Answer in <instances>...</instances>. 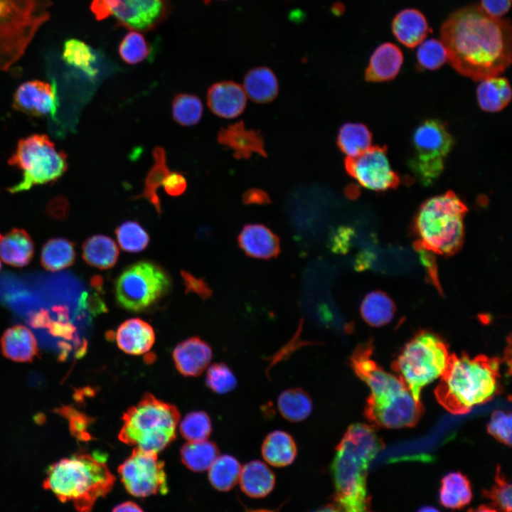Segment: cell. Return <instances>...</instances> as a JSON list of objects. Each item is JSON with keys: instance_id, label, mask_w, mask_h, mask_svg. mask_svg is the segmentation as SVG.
Masks as SVG:
<instances>
[{"instance_id": "obj_1", "label": "cell", "mask_w": 512, "mask_h": 512, "mask_svg": "<svg viewBox=\"0 0 512 512\" xmlns=\"http://www.w3.org/2000/svg\"><path fill=\"white\" fill-rule=\"evenodd\" d=\"M439 36L452 67L471 80L500 75L511 63L510 20L491 17L479 5L451 13L441 26Z\"/></svg>"}, {"instance_id": "obj_2", "label": "cell", "mask_w": 512, "mask_h": 512, "mask_svg": "<svg viewBox=\"0 0 512 512\" xmlns=\"http://www.w3.org/2000/svg\"><path fill=\"white\" fill-rule=\"evenodd\" d=\"M384 447L373 426L350 425L336 447L330 470L335 493V509L363 512L370 506L367 475L370 462Z\"/></svg>"}, {"instance_id": "obj_3", "label": "cell", "mask_w": 512, "mask_h": 512, "mask_svg": "<svg viewBox=\"0 0 512 512\" xmlns=\"http://www.w3.org/2000/svg\"><path fill=\"white\" fill-rule=\"evenodd\" d=\"M372 346H358L350 358L356 375L370 388L364 408L365 417L373 424L385 428L412 427L422 411L403 381L384 370L372 358Z\"/></svg>"}, {"instance_id": "obj_4", "label": "cell", "mask_w": 512, "mask_h": 512, "mask_svg": "<svg viewBox=\"0 0 512 512\" xmlns=\"http://www.w3.org/2000/svg\"><path fill=\"white\" fill-rule=\"evenodd\" d=\"M500 361L479 355L449 356L447 366L434 390L438 402L453 415L468 413L490 400L498 386Z\"/></svg>"}, {"instance_id": "obj_5", "label": "cell", "mask_w": 512, "mask_h": 512, "mask_svg": "<svg viewBox=\"0 0 512 512\" xmlns=\"http://www.w3.org/2000/svg\"><path fill=\"white\" fill-rule=\"evenodd\" d=\"M115 478L105 462L87 454H74L52 464L43 481L62 502L79 511H89L112 488Z\"/></svg>"}, {"instance_id": "obj_6", "label": "cell", "mask_w": 512, "mask_h": 512, "mask_svg": "<svg viewBox=\"0 0 512 512\" xmlns=\"http://www.w3.org/2000/svg\"><path fill=\"white\" fill-rule=\"evenodd\" d=\"M466 211L465 203L452 191L426 200L415 219L417 243L433 253H454L464 240Z\"/></svg>"}, {"instance_id": "obj_7", "label": "cell", "mask_w": 512, "mask_h": 512, "mask_svg": "<svg viewBox=\"0 0 512 512\" xmlns=\"http://www.w3.org/2000/svg\"><path fill=\"white\" fill-rule=\"evenodd\" d=\"M179 419L174 405L146 394L125 412L119 438L134 448L157 454L175 439Z\"/></svg>"}, {"instance_id": "obj_8", "label": "cell", "mask_w": 512, "mask_h": 512, "mask_svg": "<svg viewBox=\"0 0 512 512\" xmlns=\"http://www.w3.org/2000/svg\"><path fill=\"white\" fill-rule=\"evenodd\" d=\"M52 6V0H0V70L21 59L50 19Z\"/></svg>"}, {"instance_id": "obj_9", "label": "cell", "mask_w": 512, "mask_h": 512, "mask_svg": "<svg viewBox=\"0 0 512 512\" xmlns=\"http://www.w3.org/2000/svg\"><path fill=\"white\" fill-rule=\"evenodd\" d=\"M8 162L22 172L18 183L7 188L11 193L55 183L68 166L63 151L58 150L47 135L40 134L21 139Z\"/></svg>"}, {"instance_id": "obj_10", "label": "cell", "mask_w": 512, "mask_h": 512, "mask_svg": "<svg viewBox=\"0 0 512 512\" xmlns=\"http://www.w3.org/2000/svg\"><path fill=\"white\" fill-rule=\"evenodd\" d=\"M449 356L447 346L439 337L422 331L405 344L393 368L414 399L421 402L422 389L442 375Z\"/></svg>"}, {"instance_id": "obj_11", "label": "cell", "mask_w": 512, "mask_h": 512, "mask_svg": "<svg viewBox=\"0 0 512 512\" xmlns=\"http://www.w3.org/2000/svg\"><path fill=\"white\" fill-rule=\"evenodd\" d=\"M172 281L161 265L140 260L126 267L114 284L118 306L127 311L142 312L154 306L170 292Z\"/></svg>"}, {"instance_id": "obj_12", "label": "cell", "mask_w": 512, "mask_h": 512, "mask_svg": "<svg viewBox=\"0 0 512 512\" xmlns=\"http://www.w3.org/2000/svg\"><path fill=\"white\" fill-rule=\"evenodd\" d=\"M413 153L408 166L425 186L434 183L444 168L454 139L444 122L426 119L419 124L412 137Z\"/></svg>"}, {"instance_id": "obj_13", "label": "cell", "mask_w": 512, "mask_h": 512, "mask_svg": "<svg viewBox=\"0 0 512 512\" xmlns=\"http://www.w3.org/2000/svg\"><path fill=\"white\" fill-rule=\"evenodd\" d=\"M95 18L114 17L119 26L138 31L156 28L169 16L170 0H91Z\"/></svg>"}, {"instance_id": "obj_14", "label": "cell", "mask_w": 512, "mask_h": 512, "mask_svg": "<svg viewBox=\"0 0 512 512\" xmlns=\"http://www.w3.org/2000/svg\"><path fill=\"white\" fill-rule=\"evenodd\" d=\"M118 471L127 491L134 496L165 494L168 491L164 462L155 452L134 448Z\"/></svg>"}, {"instance_id": "obj_15", "label": "cell", "mask_w": 512, "mask_h": 512, "mask_svg": "<svg viewBox=\"0 0 512 512\" xmlns=\"http://www.w3.org/2000/svg\"><path fill=\"white\" fill-rule=\"evenodd\" d=\"M347 174L362 186L375 191L396 188L400 183L399 175L390 166L385 146H370L344 161Z\"/></svg>"}, {"instance_id": "obj_16", "label": "cell", "mask_w": 512, "mask_h": 512, "mask_svg": "<svg viewBox=\"0 0 512 512\" xmlns=\"http://www.w3.org/2000/svg\"><path fill=\"white\" fill-rule=\"evenodd\" d=\"M13 107L33 117L50 116L55 119L59 105L55 82L31 80L21 84L13 96Z\"/></svg>"}, {"instance_id": "obj_17", "label": "cell", "mask_w": 512, "mask_h": 512, "mask_svg": "<svg viewBox=\"0 0 512 512\" xmlns=\"http://www.w3.org/2000/svg\"><path fill=\"white\" fill-rule=\"evenodd\" d=\"M217 141L230 149L238 159H247L255 154L267 156L262 133L247 128L242 121L222 127L218 132Z\"/></svg>"}, {"instance_id": "obj_18", "label": "cell", "mask_w": 512, "mask_h": 512, "mask_svg": "<svg viewBox=\"0 0 512 512\" xmlns=\"http://www.w3.org/2000/svg\"><path fill=\"white\" fill-rule=\"evenodd\" d=\"M207 104L215 115L225 119L235 118L244 111L247 95L238 83L232 80L220 81L208 88Z\"/></svg>"}, {"instance_id": "obj_19", "label": "cell", "mask_w": 512, "mask_h": 512, "mask_svg": "<svg viewBox=\"0 0 512 512\" xmlns=\"http://www.w3.org/2000/svg\"><path fill=\"white\" fill-rule=\"evenodd\" d=\"M240 247L254 258L268 260L277 257L280 252L278 236L262 224H248L241 230L238 238Z\"/></svg>"}, {"instance_id": "obj_20", "label": "cell", "mask_w": 512, "mask_h": 512, "mask_svg": "<svg viewBox=\"0 0 512 512\" xmlns=\"http://www.w3.org/2000/svg\"><path fill=\"white\" fill-rule=\"evenodd\" d=\"M177 370L186 376H197L212 358L210 346L199 337L188 338L176 345L172 353Z\"/></svg>"}, {"instance_id": "obj_21", "label": "cell", "mask_w": 512, "mask_h": 512, "mask_svg": "<svg viewBox=\"0 0 512 512\" xmlns=\"http://www.w3.org/2000/svg\"><path fill=\"white\" fill-rule=\"evenodd\" d=\"M402 50L395 44L385 42L379 45L370 55L364 72L369 82H383L393 80L403 64Z\"/></svg>"}, {"instance_id": "obj_22", "label": "cell", "mask_w": 512, "mask_h": 512, "mask_svg": "<svg viewBox=\"0 0 512 512\" xmlns=\"http://www.w3.org/2000/svg\"><path fill=\"white\" fill-rule=\"evenodd\" d=\"M113 337L118 347L124 353L142 355L154 345L155 333L149 323L139 318H133L122 323Z\"/></svg>"}, {"instance_id": "obj_23", "label": "cell", "mask_w": 512, "mask_h": 512, "mask_svg": "<svg viewBox=\"0 0 512 512\" xmlns=\"http://www.w3.org/2000/svg\"><path fill=\"white\" fill-rule=\"evenodd\" d=\"M391 28L395 38L409 48L420 45L432 31L425 16L414 8L398 12L393 19Z\"/></svg>"}, {"instance_id": "obj_24", "label": "cell", "mask_w": 512, "mask_h": 512, "mask_svg": "<svg viewBox=\"0 0 512 512\" xmlns=\"http://www.w3.org/2000/svg\"><path fill=\"white\" fill-rule=\"evenodd\" d=\"M0 345L4 356L16 362H32L39 353L36 337L24 325L7 329L1 337Z\"/></svg>"}, {"instance_id": "obj_25", "label": "cell", "mask_w": 512, "mask_h": 512, "mask_svg": "<svg viewBox=\"0 0 512 512\" xmlns=\"http://www.w3.org/2000/svg\"><path fill=\"white\" fill-rule=\"evenodd\" d=\"M34 243L30 235L22 228H13L0 233V257L6 264L23 267L33 259Z\"/></svg>"}, {"instance_id": "obj_26", "label": "cell", "mask_w": 512, "mask_h": 512, "mask_svg": "<svg viewBox=\"0 0 512 512\" xmlns=\"http://www.w3.org/2000/svg\"><path fill=\"white\" fill-rule=\"evenodd\" d=\"M243 89L247 97L259 104L273 101L279 92V82L273 70L267 66L250 69L243 78Z\"/></svg>"}, {"instance_id": "obj_27", "label": "cell", "mask_w": 512, "mask_h": 512, "mask_svg": "<svg viewBox=\"0 0 512 512\" xmlns=\"http://www.w3.org/2000/svg\"><path fill=\"white\" fill-rule=\"evenodd\" d=\"M238 481L246 495L252 498H262L273 490L275 476L265 463L254 460L241 468Z\"/></svg>"}, {"instance_id": "obj_28", "label": "cell", "mask_w": 512, "mask_h": 512, "mask_svg": "<svg viewBox=\"0 0 512 512\" xmlns=\"http://www.w3.org/2000/svg\"><path fill=\"white\" fill-rule=\"evenodd\" d=\"M480 81L476 92L478 104L483 110L496 112L509 104L512 90L507 78L496 75Z\"/></svg>"}, {"instance_id": "obj_29", "label": "cell", "mask_w": 512, "mask_h": 512, "mask_svg": "<svg viewBox=\"0 0 512 512\" xmlns=\"http://www.w3.org/2000/svg\"><path fill=\"white\" fill-rule=\"evenodd\" d=\"M263 459L270 465L282 467L295 459L297 448L293 437L287 432L275 430L267 435L262 444Z\"/></svg>"}, {"instance_id": "obj_30", "label": "cell", "mask_w": 512, "mask_h": 512, "mask_svg": "<svg viewBox=\"0 0 512 512\" xmlns=\"http://www.w3.org/2000/svg\"><path fill=\"white\" fill-rule=\"evenodd\" d=\"M82 257L91 267L102 270H108L117 263L119 249L111 238L104 235H95L83 242Z\"/></svg>"}, {"instance_id": "obj_31", "label": "cell", "mask_w": 512, "mask_h": 512, "mask_svg": "<svg viewBox=\"0 0 512 512\" xmlns=\"http://www.w3.org/2000/svg\"><path fill=\"white\" fill-rule=\"evenodd\" d=\"M152 156L154 164L144 179L143 191L132 198L134 200L146 199L154 207L158 215H161L162 209L160 198L157 195V189L162 186L171 171L167 166L166 151L163 147L160 146L154 147L152 151Z\"/></svg>"}, {"instance_id": "obj_32", "label": "cell", "mask_w": 512, "mask_h": 512, "mask_svg": "<svg viewBox=\"0 0 512 512\" xmlns=\"http://www.w3.org/2000/svg\"><path fill=\"white\" fill-rule=\"evenodd\" d=\"M472 498L469 481L460 472H452L443 477L439 490L442 506L459 509L469 504Z\"/></svg>"}, {"instance_id": "obj_33", "label": "cell", "mask_w": 512, "mask_h": 512, "mask_svg": "<svg viewBox=\"0 0 512 512\" xmlns=\"http://www.w3.org/2000/svg\"><path fill=\"white\" fill-rule=\"evenodd\" d=\"M61 57L66 65L81 71L89 78L96 76L97 55L92 47L84 41L75 38L65 41Z\"/></svg>"}, {"instance_id": "obj_34", "label": "cell", "mask_w": 512, "mask_h": 512, "mask_svg": "<svg viewBox=\"0 0 512 512\" xmlns=\"http://www.w3.org/2000/svg\"><path fill=\"white\" fill-rule=\"evenodd\" d=\"M75 244L65 238L49 239L43 246L41 264L47 270L56 272L71 266L75 260Z\"/></svg>"}, {"instance_id": "obj_35", "label": "cell", "mask_w": 512, "mask_h": 512, "mask_svg": "<svg viewBox=\"0 0 512 512\" xmlns=\"http://www.w3.org/2000/svg\"><path fill=\"white\" fill-rule=\"evenodd\" d=\"M395 314L392 299L381 291L369 292L362 301L361 314L363 320L372 326H382L388 324Z\"/></svg>"}, {"instance_id": "obj_36", "label": "cell", "mask_w": 512, "mask_h": 512, "mask_svg": "<svg viewBox=\"0 0 512 512\" xmlns=\"http://www.w3.org/2000/svg\"><path fill=\"white\" fill-rule=\"evenodd\" d=\"M372 139V134L365 124L347 122L338 130L336 144L340 151L347 156H354L369 148Z\"/></svg>"}, {"instance_id": "obj_37", "label": "cell", "mask_w": 512, "mask_h": 512, "mask_svg": "<svg viewBox=\"0 0 512 512\" xmlns=\"http://www.w3.org/2000/svg\"><path fill=\"white\" fill-rule=\"evenodd\" d=\"M277 406L281 415L289 422L306 419L312 410V402L308 393L294 388L283 391L278 397Z\"/></svg>"}, {"instance_id": "obj_38", "label": "cell", "mask_w": 512, "mask_h": 512, "mask_svg": "<svg viewBox=\"0 0 512 512\" xmlns=\"http://www.w3.org/2000/svg\"><path fill=\"white\" fill-rule=\"evenodd\" d=\"M219 456L217 446L209 441L188 442L181 449L183 463L197 472L208 470Z\"/></svg>"}, {"instance_id": "obj_39", "label": "cell", "mask_w": 512, "mask_h": 512, "mask_svg": "<svg viewBox=\"0 0 512 512\" xmlns=\"http://www.w3.org/2000/svg\"><path fill=\"white\" fill-rule=\"evenodd\" d=\"M241 468L235 457L228 454L218 456L208 469L209 481L215 489L228 491L238 481Z\"/></svg>"}, {"instance_id": "obj_40", "label": "cell", "mask_w": 512, "mask_h": 512, "mask_svg": "<svg viewBox=\"0 0 512 512\" xmlns=\"http://www.w3.org/2000/svg\"><path fill=\"white\" fill-rule=\"evenodd\" d=\"M171 106L173 119L181 126L195 125L202 117L203 103L195 95L179 93L174 97Z\"/></svg>"}, {"instance_id": "obj_41", "label": "cell", "mask_w": 512, "mask_h": 512, "mask_svg": "<svg viewBox=\"0 0 512 512\" xmlns=\"http://www.w3.org/2000/svg\"><path fill=\"white\" fill-rule=\"evenodd\" d=\"M117 242L124 251L139 252L144 250L149 243V235L137 221L128 220L115 229Z\"/></svg>"}, {"instance_id": "obj_42", "label": "cell", "mask_w": 512, "mask_h": 512, "mask_svg": "<svg viewBox=\"0 0 512 512\" xmlns=\"http://www.w3.org/2000/svg\"><path fill=\"white\" fill-rule=\"evenodd\" d=\"M417 50V68L420 70H434L447 61V52L443 43L436 38L423 41Z\"/></svg>"}, {"instance_id": "obj_43", "label": "cell", "mask_w": 512, "mask_h": 512, "mask_svg": "<svg viewBox=\"0 0 512 512\" xmlns=\"http://www.w3.org/2000/svg\"><path fill=\"white\" fill-rule=\"evenodd\" d=\"M118 52L124 62L134 65L142 63L148 57L150 48L140 31L131 30L119 43Z\"/></svg>"}, {"instance_id": "obj_44", "label": "cell", "mask_w": 512, "mask_h": 512, "mask_svg": "<svg viewBox=\"0 0 512 512\" xmlns=\"http://www.w3.org/2000/svg\"><path fill=\"white\" fill-rule=\"evenodd\" d=\"M179 430L182 437L188 442L206 440L211 433V421L204 412H192L181 420Z\"/></svg>"}, {"instance_id": "obj_45", "label": "cell", "mask_w": 512, "mask_h": 512, "mask_svg": "<svg viewBox=\"0 0 512 512\" xmlns=\"http://www.w3.org/2000/svg\"><path fill=\"white\" fill-rule=\"evenodd\" d=\"M484 496L491 501V506L494 507V511H511V484L504 477L500 466H498L496 469L495 484L489 490L484 491Z\"/></svg>"}, {"instance_id": "obj_46", "label": "cell", "mask_w": 512, "mask_h": 512, "mask_svg": "<svg viewBox=\"0 0 512 512\" xmlns=\"http://www.w3.org/2000/svg\"><path fill=\"white\" fill-rule=\"evenodd\" d=\"M206 384L215 393L224 394L235 388L237 379L226 364L214 363L208 369Z\"/></svg>"}, {"instance_id": "obj_47", "label": "cell", "mask_w": 512, "mask_h": 512, "mask_svg": "<svg viewBox=\"0 0 512 512\" xmlns=\"http://www.w3.org/2000/svg\"><path fill=\"white\" fill-rule=\"evenodd\" d=\"M488 432L495 439L508 446L511 445L512 416L510 412L495 410L488 424Z\"/></svg>"}, {"instance_id": "obj_48", "label": "cell", "mask_w": 512, "mask_h": 512, "mask_svg": "<svg viewBox=\"0 0 512 512\" xmlns=\"http://www.w3.org/2000/svg\"><path fill=\"white\" fill-rule=\"evenodd\" d=\"M48 329L52 336L63 338L66 341H72L77 347L85 344V341L80 343L76 334V328L69 321H52Z\"/></svg>"}, {"instance_id": "obj_49", "label": "cell", "mask_w": 512, "mask_h": 512, "mask_svg": "<svg viewBox=\"0 0 512 512\" xmlns=\"http://www.w3.org/2000/svg\"><path fill=\"white\" fill-rule=\"evenodd\" d=\"M165 192L171 196H178L183 194L187 188V181L182 173L171 171L165 178L162 184Z\"/></svg>"}, {"instance_id": "obj_50", "label": "cell", "mask_w": 512, "mask_h": 512, "mask_svg": "<svg viewBox=\"0 0 512 512\" xmlns=\"http://www.w3.org/2000/svg\"><path fill=\"white\" fill-rule=\"evenodd\" d=\"M511 0H481L480 7L488 15L501 18L509 11Z\"/></svg>"}, {"instance_id": "obj_51", "label": "cell", "mask_w": 512, "mask_h": 512, "mask_svg": "<svg viewBox=\"0 0 512 512\" xmlns=\"http://www.w3.org/2000/svg\"><path fill=\"white\" fill-rule=\"evenodd\" d=\"M181 275L188 292H193L203 299H206L210 296L211 290L203 279L196 278L184 271H182Z\"/></svg>"}, {"instance_id": "obj_52", "label": "cell", "mask_w": 512, "mask_h": 512, "mask_svg": "<svg viewBox=\"0 0 512 512\" xmlns=\"http://www.w3.org/2000/svg\"><path fill=\"white\" fill-rule=\"evenodd\" d=\"M243 203L245 204H267L270 203L268 194L258 188H250L245 191L242 196Z\"/></svg>"}, {"instance_id": "obj_53", "label": "cell", "mask_w": 512, "mask_h": 512, "mask_svg": "<svg viewBox=\"0 0 512 512\" xmlns=\"http://www.w3.org/2000/svg\"><path fill=\"white\" fill-rule=\"evenodd\" d=\"M47 211L56 219H63L68 214V201L63 198H56L50 201Z\"/></svg>"}, {"instance_id": "obj_54", "label": "cell", "mask_w": 512, "mask_h": 512, "mask_svg": "<svg viewBox=\"0 0 512 512\" xmlns=\"http://www.w3.org/2000/svg\"><path fill=\"white\" fill-rule=\"evenodd\" d=\"M52 321L48 311L45 309L31 314L28 319V323L34 328L48 329Z\"/></svg>"}, {"instance_id": "obj_55", "label": "cell", "mask_w": 512, "mask_h": 512, "mask_svg": "<svg viewBox=\"0 0 512 512\" xmlns=\"http://www.w3.org/2000/svg\"><path fill=\"white\" fill-rule=\"evenodd\" d=\"M142 508L137 503L127 501L124 502L113 508V511H142Z\"/></svg>"}, {"instance_id": "obj_56", "label": "cell", "mask_w": 512, "mask_h": 512, "mask_svg": "<svg viewBox=\"0 0 512 512\" xmlns=\"http://www.w3.org/2000/svg\"><path fill=\"white\" fill-rule=\"evenodd\" d=\"M53 311L57 314L58 319L61 321H69V311L67 306H55Z\"/></svg>"}, {"instance_id": "obj_57", "label": "cell", "mask_w": 512, "mask_h": 512, "mask_svg": "<svg viewBox=\"0 0 512 512\" xmlns=\"http://www.w3.org/2000/svg\"><path fill=\"white\" fill-rule=\"evenodd\" d=\"M331 11L335 16H341L345 11V6L341 2H336L332 5Z\"/></svg>"}, {"instance_id": "obj_58", "label": "cell", "mask_w": 512, "mask_h": 512, "mask_svg": "<svg viewBox=\"0 0 512 512\" xmlns=\"http://www.w3.org/2000/svg\"><path fill=\"white\" fill-rule=\"evenodd\" d=\"M346 193L348 198H353L358 196V191L354 186H350L346 188Z\"/></svg>"}, {"instance_id": "obj_59", "label": "cell", "mask_w": 512, "mask_h": 512, "mask_svg": "<svg viewBox=\"0 0 512 512\" xmlns=\"http://www.w3.org/2000/svg\"><path fill=\"white\" fill-rule=\"evenodd\" d=\"M203 1L204 4H206V5H208V4H210L212 1H213V0H203ZM220 1H226V0H220Z\"/></svg>"}, {"instance_id": "obj_60", "label": "cell", "mask_w": 512, "mask_h": 512, "mask_svg": "<svg viewBox=\"0 0 512 512\" xmlns=\"http://www.w3.org/2000/svg\"><path fill=\"white\" fill-rule=\"evenodd\" d=\"M1 260H0V270H1Z\"/></svg>"}]
</instances>
